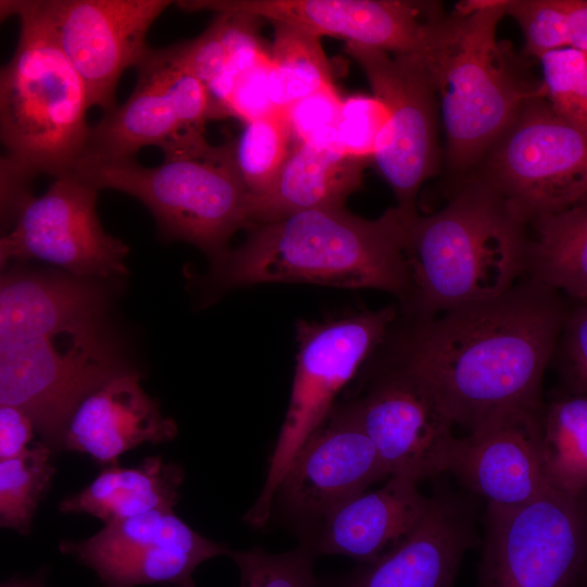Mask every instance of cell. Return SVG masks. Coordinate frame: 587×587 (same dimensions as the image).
Wrapping results in <instances>:
<instances>
[{
    "label": "cell",
    "instance_id": "7402d4cb",
    "mask_svg": "<svg viewBox=\"0 0 587 587\" xmlns=\"http://www.w3.org/2000/svg\"><path fill=\"white\" fill-rule=\"evenodd\" d=\"M429 499L417 483L388 477L380 488L364 491L330 512L321 523L313 551L370 563L403 540L424 516Z\"/></svg>",
    "mask_w": 587,
    "mask_h": 587
},
{
    "label": "cell",
    "instance_id": "4316f807",
    "mask_svg": "<svg viewBox=\"0 0 587 587\" xmlns=\"http://www.w3.org/2000/svg\"><path fill=\"white\" fill-rule=\"evenodd\" d=\"M268 96L276 111L325 89H336L319 36L287 24H274Z\"/></svg>",
    "mask_w": 587,
    "mask_h": 587
},
{
    "label": "cell",
    "instance_id": "60d3db41",
    "mask_svg": "<svg viewBox=\"0 0 587 587\" xmlns=\"http://www.w3.org/2000/svg\"><path fill=\"white\" fill-rule=\"evenodd\" d=\"M578 583L580 587H587V557Z\"/></svg>",
    "mask_w": 587,
    "mask_h": 587
},
{
    "label": "cell",
    "instance_id": "30bf717a",
    "mask_svg": "<svg viewBox=\"0 0 587 587\" xmlns=\"http://www.w3.org/2000/svg\"><path fill=\"white\" fill-rule=\"evenodd\" d=\"M586 557L587 502L549 487L522 505H487L477 587H573Z\"/></svg>",
    "mask_w": 587,
    "mask_h": 587
},
{
    "label": "cell",
    "instance_id": "9a60e30c",
    "mask_svg": "<svg viewBox=\"0 0 587 587\" xmlns=\"http://www.w3.org/2000/svg\"><path fill=\"white\" fill-rule=\"evenodd\" d=\"M60 548L90 567L101 587H195L192 575L201 563L230 552L192 530L173 509L108 523L92 537L64 540Z\"/></svg>",
    "mask_w": 587,
    "mask_h": 587
},
{
    "label": "cell",
    "instance_id": "1f68e13d",
    "mask_svg": "<svg viewBox=\"0 0 587 587\" xmlns=\"http://www.w3.org/2000/svg\"><path fill=\"white\" fill-rule=\"evenodd\" d=\"M387 115L384 103L374 95H355L342 100L335 128L336 140L347 153L373 158Z\"/></svg>",
    "mask_w": 587,
    "mask_h": 587
},
{
    "label": "cell",
    "instance_id": "e575fe53",
    "mask_svg": "<svg viewBox=\"0 0 587 587\" xmlns=\"http://www.w3.org/2000/svg\"><path fill=\"white\" fill-rule=\"evenodd\" d=\"M270 67L271 54L235 79L222 107V117L233 116L247 123L276 111L268 96Z\"/></svg>",
    "mask_w": 587,
    "mask_h": 587
},
{
    "label": "cell",
    "instance_id": "cb8c5ba5",
    "mask_svg": "<svg viewBox=\"0 0 587 587\" xmlns=\"http://www.w3.org/2000/svg\"><path fill=\"white\" fill-rule=\"evenodd\" d=\"M184 478L176 464L161 457L145 459L136 467L110 465L82 491L64 498V513H87L108 523L157 509H173Z\"/></svg>",
    "mask_w": 587,
    "mask_h": 587
},
{
    "label": "cell",
    "instance_id": "2e32d148",
    "mask_svg": "<svg viewBox=\"0 0 587 587\" xmlns=\"http://www.w3.org/2000/svg\"><path fill=\"white\" fill-rule=\"evenodd\" d=\"M83 78L91 107L114 109L120 77L149 48L146 36L168 0L33 1Z\"/></svg>",
    "mask_w": 587,
    "mask_h": 587
},
{
    "label": "cell",
    "instance_id": "ac0fdd59",
    "mask_svg": "<svg viewBox=\"0 0 587 587\" xmlns=\"http://www.w3.org/2000/svg\"><path fill=\"white\" fill-rule=\"evenodd\" d=\"M388 474L349 408H334L297 451L275 495L295 515L321 523Z\"/></svg>",
    "mask_w": 587,
    "mask_h": 587
},
{
    "label": "cell",
    "instance_id": "ba28073f",
    "mask_svg": "<svg viewBox=\"0 0 587 587\" xmlns=\"http://www.w3.org/2000/svg\"><path fill=\"white\" fill-rule=\"evenodd\" d=\"M392 305L324 322H300L290 401L270 459L263 489L245 516L252 526L268 520L278 485L297 451L334 409L339 391L376 349L396 320Z\"/></svg>",
    "mask_w": 587,
    "mask_h": 587
},
{
    "label": "cell",
    "instance_id": "d590c367",
    "mask_svg": "<svg viewBox=\"0 0 587 587\" xmlns=\"http://www.w3.org/2000/svg\"><path fill=\"white\" fill-rule=\"evenodd\" d=\"M34 430L35 426L24 411L13 405L0 404V460L26 452Z\"/></svg>",
    "mask_w": 587,
    "mask_h": 587
},
{
    "label": "cell",
    "instance_id": "484cf974",
    "mask_svg": "<svg viewBox=\"0 0 587 587\" xmlns=\"http://www.w3.org/2000/svg\"><path fill=\"white\" fill-rule=\"evenodd\" d=\"M540 453L550 488L584 495L587 490V397L552 402L539 416Z\"/></svg>",
    "mask_w": 587,
    "mask_h": 587
},
{
    "label": "cell",
    "instance_id": "f1b7e54d",
    "mask_svg": "<svg viewBox=\"0 0 587 587\" xmlns=\"http://www.w3.org/2000/svg\"><path fill=\"white\" fill-rule=\"evenodd\" d=\"M51 448L37 442L23 454L0 460V523L27 534L39 501L55 472Z\"/></svg>",
    "mask_w": 587,
    "mask_h": 587
},
{
    "label": "cell",
    "instance_id": "8d00e7d4",
    "mask_svg": "<svg viewBox=\"0 0 587 587\" xmlns=\"http://www.w3.org/2000/svg\"><path fill=\"white\" fill-rule=\"evenodd\" d=\"M567 354L578 383L587 389V303L569 321Z\"/></svg>",
    "mask_w": 587,
    "mask_h": 587
},
{
    "label": "cell",
    "instance_id": "603a6c76",
    "mask_svg": "<svg viewBox=\"0 0 587 587\" xmlns=\"http://www.w3.org/2000/svg\"><path fill=\"white\" fill-rule=\"evenodd\" d=\"M366 160L345 152L335 133L297 142L271 191L250 198V227L302 211L344 208L362 186Z\"/></svg>",
    "mask_w": 587,
    "mask_h": 587
},
{
    "label": "cell",
    "instance_id": "4fadbf2b",
    "mask_svg": "<svg viewBox=\"0 0 587 587\" xmlns=\"http://www.w3.org/2000/svg\"><path fill=\"white\" fill-rule=\"evenodd\" d=\"M97 193L68 173L57 177L43 195L26 198L11 230L1 237V266L40 260L77 277L126 275L129 248L103 229L96 211Z\"/></svg>",
    "mask_w": 587,
    "mask_h": 587
},
{
    "label": "cell",
    "instance_id": "d6a6232c",
    "mask_svg": "<svg viewBox=\"0 0 587 587\" xmlns=\"http://www.w3.org/2000/svg\"><path fill=\"white\" fill-rule=\"evenodd\" d=\"M189 70L208 86L222 71L232 49V17L217 13L198 37L175 45Z\"/></svg>",
    "mask_w": 587,
    "mask_h": 587
},
{
    "label": "cell",
    "instance_id": "9c48e42d",
    "mask_svg": "<svg viewBox=\"0 0 587 587\" xmlns=\"http://www.w3.org/2000/svg\"><path fill=\"white\" fill-rule=\"evenodd\" d=\"M482 160L476 180L524 224L587 197V130L541 95L523 103Z\"/></svg>",
    "mask_w": 587,
    "mask_h": 587
},
{
    "label": "cell",
    "instance_id": "5b68a950",
    "mask_svg": "<svg viewBox=\"0 0 587 587\" xmlns=\"http://www.w3.org/2000/svg\"><path fill=\"white\" fill-rule=\"evenodd\" d=\"M505 0H469L441 15L417 53L433 83L453 170L482 160L523 103L541 95L521 83L497 40ZM542 96V95H541Z\"/></svg>",
    "mask_w": 587,
    "mask_h": 587
},
{
    "label": "cell",
    "instance_id": "4dcf8cb0",
    "mask_svg": "<svg viewBox=\"0 0 587 587\" xmlns=\"http://www.w3.org/2000/svg\"><path fill=\"white\" fill-rule=\"evenodd\" d=\"M505 14L520 25L533 57L569 47L566 0H505Z\"/></svg>",
    "mask_w": 587,
    "mask_h": 587
},
{
    "label": "cell",
    "instance_id": "836d02e7",
    "mask_svg": "<svg viewBox=\"0 0 587 587\" xmlns=\"http://www.w3.org/2000/svg\"><path fill=\"white\" fill-rule=\"evenodd\" d=\"M342 100L336 89L308 96L286 112L292 138L297 142L335 133Z\"/></svg>",
    "mask_w": 587,
    "mask_h": 587
},
{
    "label": "cell",
    "instance_id": "ffe728a7",
    "mask_svg": "<svg viewBox=\"0 0 587 587\" xmlns=\"http://www.w3.org/2000/svg\"><path fill=\"white\" fill-rule=\"evenodd\" d=\"M473 541L466 507L451 497H434L416 527L397 546L323 587H454Z\"/></svg>",
    "mask_w": 587,
    "mask_h": 587
},
{
    "label": "cell",
    "instance_id": "5bb4252c",
    "mask_svg": "<svg viewBox=\"0 0 587 587\" xmlns=\"http://www.w3.org/2000/svg\"><path fill=\"white\" fill-rule=\"evenodd\" d=\"M388 474L419 483L449 471L454 422L435 388L399 364L347 405Z\"/></svg>",
    "mask_w": 587,
    "mask_h": 587
},
{
    "label": "cell",
    "instance_id": "d6986e66",
    "mask_svg": "<svg viewBox=\"0 0 587 587\" xmlns=\"http://www.w3.org/2000/svg\"><path fill=\"white\" fill-rule=\"evenodd\" d=\"M540 412L513 409L486 419L457 438L449 471L487 505L510 508L535 499L549 488L540 453Z\"/></svg>",
    "mask_w": 587,
    "mask_h": 587
},
{
    "label": "cell",
    "instance_id": "f546056e",
    "mask_svg": "<svg viewBox=\"0 0 587 587\" xmlns=\"http://www.w3.org/2000/svg\"><path fill=\"white\" fill-rule=\"evenodd\" d=\"M239 570V587H320L314 575V551L300 546L282 553L260 547L228 554Z\"/></svg>",
    "mask_w": 587,
    "mask_h": 587
},
{
    "label": "cell",
    "instance_id": "8992f818",
    "mask_svg": "<svg viewBox=\"0 0 587 587\" xmlns=\"http://www.w3.org/2000/svg\"><path fill=\"white\" fill-rule=\"evenodd\" d=\"M96 189L125 192L152 213L161 233L192 243L220 263L229 238L250 227L247 191L234 145L208 141L148 167L134 158L82 157L73 172Z\"/></svg>",
    "mask_w": 587,
    "mask_h": 587
},
{
    "label": "cell",
    "instance_id": "3957f363",
    "mask_svg": "<svg viewBox=\"0 0 587 587\" xmlns=\"http://www.w3.org/2000/svg\"><path fill=\"white\" fill-rule=\"evenodd\" d=\"M524 225L476 179L439 211L409 215L410 289L403 302L424 321L508 291L527 274Z\"/></svg>",
    "mask_w": 587,
    "mask_h": 587
},
{
    "label": "cell",
    "instance_id": "ab89813d",
    "mask_svg": "<svg viewBox=\"0 0 587 587\" xmlns=\"http://www.w3.org/2000/svg\"><path fill=\"white\" fill-rule=\"evenodd\" d=\"M1 587H46L43 580L39 577L26 579H11L1 584Z\"/></svg>",
    "mask_w": 587,
    "mask_h": 587
},
{
    "label": "cell",
    "instance_id": "e0dca14e",
    "mask_svg": "<svg viewBox=\"0 0 587 587\" xmlns=\"http://www.w3.org/2000/svg\"><path fill=\"white\" fill-rule=\"evenodd\" d=\"M185 11L233 12L395 54L420 53L437 4L407 0H184Z\"/></svg>",
    "mask_w": 587,
    "mask_h": 587
},
{
    "label": "cell",
    "instance_id": "f35d334b",
    "mask_svg": "<svg viewBox=\"0 0 587 587\" xmlns=\"http://www.w3.org/2000/svg\"><path fill=\"white\" fill-rule=\"evenodd\" d=\"M559 114L587 130V65L575 83L565 107Z\"/></svg>",
    "mask_w": 587,
    "mask_h": 587
},
{
    "label": "cell",
    "instance_id": "44dd1931",
    "mask_svg": "<svg viewBox=\"0 0 587 587\" xmlns=\"http://www.w3.org/2000/svg\"><path fill=\"white\" fill-rule=\"evenodd\" d=\"M138 374L116 375L89 395L71 417L63 448L117 465L118 457L145 442H165L177 434L155 400L140 386Z\"/></svg>",
    "mask_w": 587,
    "mask_h": 587
},
{
    "label": "cell",
    "instance_id": "83f0119b",
    "mask_svg": "<svg viewBox=\"0 0 587 587\" xmlns=\"http://www.w3.org/2000/svg\"><path fill=\"white\" fill-rule=\"evenodd\" d=\"M291 139L285 111H273L245 123L233 145L238 172L250 198H262L271 191L292 149Z\"/></svg>",
    "mask_w": 587,
    "mask_h": 587
},
{
    "label": "cell",
    "instance_id": "d4e9b609",
    "mask_svg": "<svg viewBox=\"0 0 587 587\" xmlns=\"http://www.w3.org/2000/svg\"><path fill=\"white\" fill-rule=\"evenodd\" d=\"M533 223L528 277L587 301V197Z\"/></svg>",
    "mask_w": 587,
    "mask_h": 587
},
{
    "label": "cell",
    "instance_id": "6da1fadb",
    "mask_svg": "<svg viewBox=\"0 0 587 587\" xmlns=\"http://www.w3.org/2000/svg\"><path fill=\"white\" fill-rule=\"evenodd\" d=\"M555 291L528 277L508 291L417 321L400 364L471 432L502 411H541V382L562 327Z\"/></svg>",
    "mask_w": 587,
    "mask_h": 587
},
{
    "label": "cell",
    "instance_id": "52a82bcc",
    "mask_svg": "<svg viewBox=\"0 0 587 587\" xmlns=\"http://www.w3.org/2000/svg\"><path fill=\"white\" fill-rule=\"evenodd\" d=\"M105 319H57L0 344V404L24 411L51 449L79 404L128 370Z\"/></svg>",
    "mask_w": 587,
    "mask_h": 587
},
{
    "label": "cell",
    "instance_id": "7c38bea8",
    "mask_svg": "<svg viewBox=\"0 0 587 587\" xmlns=\"http://www.w3.org/2000/svg\"><path fill=\"white\" fill-rule=\"evenodd\" d=\"M345 52L364 72L373 95L386 109V124L374 161L398 205L415 214L416 198L437 163V96L417 53L395 54L354 43Z\"/></svg>",
    "mask_w": 587,
    "mask_h": 587
},
{
    "label": "cell",
    "instance_id": "8fae6325",
    "mask_svg": "<svg viewBox=\"0 0 587 587\" xmlns=\"http://www.w3.org/2000/svg\"><path fill=\"white\" fill-rule=\"evenodd\" d=\"M136 68L133 92L90 126L83 157L134 158L147 146L166 157L207 142L210 95L175 45L149 48Z\"/></svg>",
    "mask_w": 587,
    "mask_h": 587
},
{
    "label": "cell",
    "instance_id": "7a4b0ae2",
    "mask_svg": "<svg viewBox=\"0 0 587 587\" xmlns=\"http://www.w3.org/2000/svg\"><path fill=\"white\" fill-rule=\"evenodd\" d=\"M408 216L397 207L374 220L333 208L258 224L214 265L215 275L228 288L301 283L379 289L404 300L410 289Z\"/></svg>",
    "mask_w": 587,
    "mask_h": 587
},
{
    "label": "cell",
    "instance_id": "277c9868",
    "mask_svg": "<svg viewBox=\"0 0 587 587\" xmlns=\"http://www.w3.org/2000/svg\"><path fill=\"white\" fill-rule=\"evenodd\" d=\"M0 3L2 20L20 18L16 49L0 75L1 162L28 179L72 173L90 130L87 87L33 0Z\"/></svg>",
    "mask_w": 587,
    "mask_h": 587
},
{
    "label": "cell",
    "instance_id": "74e56055",
    "mask_svg": "<svg viewBox=\"0 0 587 587\" xmlns=\"http://www.w3.org/2000/svg\"><path fill=\"white\" fill-rule=\"evenodd\" d=\"M569 48L587 53V0H566Z\"/></svg>",
    "mask_w": 587,
    "mask_h": 587
}]
</instances>
